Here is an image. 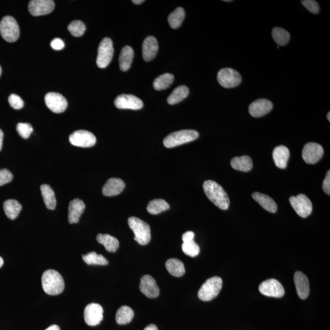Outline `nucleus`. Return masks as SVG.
<instances>
[{
  "mask_svg": "<svg viewBox=\"0 0 330 330\" xmlns=\"http://www.w3.org/2000/svg\"><path fill=\"white\" fill-rule=\"evenodd\" d=\"M203 189L208 199L218 208L224 211L229 208V196L224 188L218 183L208 180L204 182Z\"/></svg>",
  "mask_w": 330,
  "mask_h": 330,
  "instance_id": "obj_1",
  "label": "nucleus"
},
{
  "mask_svg": "<svg viewBox=\"0 0 330 330\" xmlns=\"http://www.w3.org/2000/svg\"><path fill=\"white\" fill-rule=\"evenodd\" d=\"M132 2L136 5H140L143 4V2H145V1H143V0H133Z\"/></svg>",
  "mask_w": 330,
  "mask_h": 330,
  "instance_id": "obj_50",
  "label": "nucleus"
},
{
  "mask_svg": "<svg viewBox=\"0 0 330 330\" xmlns=\"http://www.w3.org/2000/svg\"><path fill=\"white\" fill-rule=\"evenodd\" d=\"M174 79H175V77H174L173 74H164L155 79L153 86L157 91L166 89L172 85L174 82Z\"/></svg>",
  "mask_w": 330,
  "mask_h": 330,
  "instance_id": "obj_35",
  "label": "nucleus"
},
{
  "mask_svg": "<svg viewBox=\"0 0 330 330\" xmlns=\"http://www.w3.org/2000/svg\"><path fill=\"white\" fill-rule=\"evenodd\" d=\"M194 233L192 231H188L182 236V241L184 243L190 242L194 241Z\"/></svg>",
  "mask_w": 330,
  "mask_h": 330,
  "instance_id": "obj_46",
  "label": "nucleus"
},
{
  "mask_svg": "<svg viewBox=\"0 0 330 330\" xmlns=\"http://www.w3.org/2000/svg\"><path fill=\"white\" fill-rule=\"evenodd\" d=\"M322 188L324 192L326 194L329 195L330 194V172L328 171L326 173L325 179L323 182Z\"/></svg>",
  "mask_w": 330,
  "mask_h": 330,
  "instance_id": "obj_45",
  "label": "nucleus"
},
{
  "mask_svg": "<svg viewBox=\"0 0 330 330\" xmlns=\"http://www.w3.org/2000/svg\"><path fill=\"white\" fill-rule=\"evenodd\" d=\"M273 104L268 99L260 98L255 101L249 107V113L254 118H260L271 112Z\"/></svg>",
  "mask_w": 330,
  "mask_h": 330,
  "instance_id": "obj_18",
  "label": "nucleus"
},
{
  "mask_svg": "<svg viewBox=\"0 0 330 330\" xmlns=\"http://www.w3.org/2000/svg\"><path fill=\"white\" fill-rule=\"evenodd\" d=\"M115 105L119 109L138 110L142 109L143 107V101L131 94L118 95L115 99Z\"/></svg>",
  "mask_w": 330,
  "mask_h": 330,
  "instance_id": "obj_16",
  "label": "nucleus"
},
{
  "mask_svg": "<svg viewBox=\"0 0 330 330\" xmlns=\"http://www.w3.org/2000/svg\"><path fill=\"white\" fill-rule=\"evenodd\" d=\"M83 259L88 265L107 266L109 261L103 255L98 254L95 252H91L82 256Z\"/></svg>",
  "mask_w": 330,
  "mask_h": 330,
  "instance_id": "obj_37",
  "label": "nucleus"
},
{
  "mask_svg": "<svg viewBox=\"0 0 330 330\" xmlns=\"http://www.w3.org/2000/svg\"><path fill=\"white\" fill-rule=\"evenodd\" d=\"M259 290L262 295L274 298H281L285 294L283 285L275 279H269L262 282L259 285Z\"/></svg>",
  "mask_w": 330,
  "mask_h": 330,
  "instance_id": "obj_10",
  "label": "nucleus"
},
{
  "mask_svg": "<svg viewBox=\"0 0 330 330\" xmlns=\"http://www.w3.org/2000/svg\"><path fill=\"white\" fill-rule=\"evenodd\" d=\"M322 146L316 143L306 144L302 151V157L306 163L315 164L317 163L323 155Z\"/></svg>",
  "mask_w": 330,
  "mask_h": 330,
  "instance_id": "obj_12",
  "label": "nucleus"
},
{
  "mask_svg": "<svg viewBox=\"0 0 330 330\" xmlns=\"http://www.w3.org/2000/svg\"><path fill=\"white\" fill-rule=\"evenodd\" d=\"M302 4L311 13L317 14L319 13L320 8L318 3L314 0H304Z\"/></svg>",
  "mask_w": 330,
  "mask_h": 330,
  "instance_id": "obj_42",
  "label": "nucleus"
},
{
  "mask_svg": "<svg viewBox=\"0 0 330 330\" xmlns=\"http://www.w3.org/2000/svg\"><path fill=\"white\" fill-rule=\"evenodd\" d=\"M168 272L174 277H181L185 274L184 264L178 259H170L165 263Z\"/></svg>",
  "mask_w": 330,
  "mask_h": 330,
  "instance_id": "obj_28",
  "label": "nucleus"
},
{
  "mask_svg": "<svg viewBox=\"0 0 330 330\" xmlns=\"http://www.w3.org/2000/svg\"><path fill=\"white\" fill-rule=\"evenodd\" d=\"M72 145L80 148H90L95 145L96 138L91 132L80 130L74 132L70 137Z\"/></svg>",
  "mask_w": 330,
  "mask_h": 330,
  "instance_id": "obj_11",
  "label": "nucleus"
},
{
  "mask_svg": "<svg viewBox=\"0 0 330 330\" xmlns=\"http://www.w3.org/2000/svg\"><path fill=\"white\" fill-rule=\"evenodd\" d=\"M103 313V308L100 305L90 304L86 306L84 311V319L87 325H98L104 319Z\"/></svg>",
  "mask_w": 330,
  "mask_h": 330,
  "instance_id": "obj_13",
  "label": "nucleus"
},
{
  "mask_svg": "<svg viewBox=\"0 0 330 330\" xmlns=\"http://www.w3.org/2000/svg\"><path fill=\"white\" fill-rule=\"evenodd\" d=\"M50 45L53 50L57 51L61 50L64 49L65 47L64 42L59 38L54 39V40L51 42Z\"/></svg>",
  "mask_w": 330,
  "mask_h": 330,
  "instance_id": "obj_44",
  "label": "nucleus"
},
{
  "mask_svg": "<svg viewBox=\"0 0 330 330\" xmlns=\"http://www.w3.org/2000/svg\"><path fill=\"white\" fill-rule=\"evenodd\" d=\"M96 239L99 244L103 245L106 250L110 253H115L119 247L118 240L109 235L99 234Z\"/></svg>",
  "mask_w": 330,
  "mask_h": 330,
  "instance_id": "obj_29",
  "label": "nucleus"
},
{
  "mask_svg": "<svg viewBox=\"0 0 330 330\" xmlns=\"http://www.w3.org/2000/svg\"><path fill=\"white\" fill-rule=\"evenodd\" d=\"M144 330H158V329L157 326L154 325V324H151V325L147 326L145 328V329Z\"/></svg>",
  "mask_w": 330,
  "mask_h": 330,
  "instance_id": "obj_47",
  "label": "nucleus"
},
{
  "mask_svg": "<svg viewBox=\"0 0 330 330\" xmlns=\"http://www.w3.org/2000/svg\"><path fill=\"white\" fill-rule=\"evenodd\" d=\"M13 174L7 169L0 170V186L8 184L13 181Z\"/></svg>",
  "mask_w": 330,
  "mask_h": 330,
  "instance_id": "obj_43",
  "label": "nucleus"
},
{
  "mask_svg": "<svg viewBox=\"0 0 330 330\" xmlns=\"http://www.w3.org/2000/svg\"><path fill=\"white\" fill-rule=\"evenodd\" d=\"M125 187V183L122 179L111 178L104 186L103 193L106 196H115L121 193Z\"/></svg>",
  "mask_w": 330,
  "mask_h": 330,
  "instance_id": "obj_22",
  "label": "nucleus"
},
{
  "mask_svg": "<svg viewBox=\"0 0 330 330\" xmlns=\"http://www.w3.org/2000/svg\"><path fill=\"white\" fill-rule=\"evenodd\" d=\"M182 248L183 252L186 255L191 257L197 256L200 253L199 245L194 241L188 243H183Z\"/></svg>",
  "mask_w": 330,
  "mask_h": 330,
  "instance_id": "obj_39",
  "label": "nucleus"
},
{
  "mask_svg": "<svg viewBox=\"0 0 330 330\" xmlns=\"http://www.w3.org/2000/svg\"><path fill=\"white\" fill-rule=\"evenodd\" d=\"M185 16V13L184 9L179 7L170 14L169 17V23L171 27L173 29L179 28L182 25Z\"/></svg>",
  "mask_w": 330,
  "mask_h": 330,
  "instance_id": "obj_36",
  "label": "nucleus"
},
{
  "mask_svg": "<svg viewBox=\"0 0 330 330\" xmlns=\"http://www.w3.org/2000/svg\"><path fill=\"white\" fill-rule=\"evenodd\" d=\"M289 202L297 215L302 218H307L313 212V205L309 198L304 194L290 197Z\"/></svg>",
  "mask_w": 330,
  "mask_h": 330,
  "instance_id": "obj_9",
  "label": "nucleus"
},
{
  "mask_svg": "<svg viewBox=\"0 0 330 330\" xmlns=\"http://www.w3.org/2000/svg\"><path fill=\"white\" fill-rule=\"evenodd\" d=\"M252 196L267 211L271 213H275L277 211L278 206L277 204L268 195L255 192L252 194Z\"/></svg>",
  "mask_w": 330,
  "mask_h": 330,
  "instance_id": "obj_24",
  "label": "nucleus"
},
{
  "mask_svg": "<svg viewBox=\"0 0 330 330\" xmlns=\"http://www.w3.org/2000/svg\"><path fill=\"white\" fill-rule=\"evenodd\" d=\"M2 73V68L1 66H0V76H1Z\"/></svg>",
  "mask_w": 330,
  "mask_h": 330,
  "instance_id": "obj_53",
  "label": "nucleus"
},
{
  "mask_svg": "<svg viewBox=\"0 0 330 330\" xmlns=\"http://www.w3.org/2000/svg\"><path fill=\"white\" fill-rule=\"evenodd\" d=\"M4 209L7 217L15 220L22 211V207L17 200H8L4 203Z\"/></svg>",
  "mask_w": 330,
  "mask_h": 330,
  "instance_id": "obj_30",
  "label": "nucleus"
},
{
  "mask_svg": "<svg viewBox=\"0 0 330 330\" xmlns=\"http://www.w3.org/2000/svg\"><path fill=\"white\" fill-rule=\"evenodd\" d=\"M9 103L12 108L15 110L22 109L24 106L23 101L20 96L16 94H11L8 98Z\"/></svg>",
  "mask_w": 330,
  "mask_h": 330,
  "instance_id": "obj_41",
  "label": "nucleus"
},
{
  "mask_svg": "<svg viewBox=\"0 0 330 330\" xmlns=\"http://www.w3.org/2000/svg\"><path fill=\"white\" fill-rule=\"evenodd\" d=\"M114 49L113 42L110 38H104L99 45L96 63L99 68H106L113 58Z\"/></svg>",
  "mask_w": 330,
  "mask_h": 330,
  "instance_id": "obj_7",
  "label": "nucleus"
},
{
  "mask_svg": "<svg viewBox=\"0 0 330 330\" xmlns=\"http://www.w3.org/2000/svg\"><path fill=\"white\" fill-rule=\"evenodd\" d=\"M330 113L328 112V114H327V119H328L329 122L330 121Z\"/></svg>",
  "mask_w": 330,
  "mask_h": 330,
  "instance_id": "obj_52",
  "label": "nucleus"
},
{
  "mask_svg": "<svg viewBox=\"0 0 330 330\" xmlns=\"http://www.w3.org/2000/svg\"><path fill=\"white\" fill-rule=\"evenodd\" d=\"M46 106L53 113H61L68 107V101L61 94L57 92H49L45 96Z\"/></svg>",
  "mask_w": 330,
  "mask_h": 330,
  "instance_id": "obj_14",
  "label": "nucleus"
},
{
  "mask_svg": "<svg viewBox=\"0 0 330 330\" xmlns=\"http://www.w3.org/2000/svg\"><path fill=\"white\" fill-rule=\"evenodd\" d=\"M294 282L299 298L302 300L307 299L310 294V283L307 276L301 272H296L294 275Z\"/></svg>",
  "mask_w": 330,
  "mask_h": 330,
  "instance_id": "obj_19",
  "label": "nucleus"
},
{
  "mask_svg": "<svg viewBox=\"0 0 330 330\" xmlns=\"http://www.w3.org/2000/svg\"><path fill=\"white\" fill-rule=\"evenodd\" d=\"M134 317L133 310L127 306H123L119 309L116 314V321L119 325H125L130 323Z\"/></svg>",
  "mask_w": 330,
  "mask_h": 330,
  "instance_id": "obj_31",
  "label": "nucleus"
},
{
  "mask_svg": "<svg viewBox=\"0 0 330 330\" xmlns=\"http://www.w3.org/2000/svg\"><path fill=\"white\" fill-rule=\"evenodd\" d=\"M4 259H3V258L2 257H0V268H1L3 266H4Z\"/></svg>",
  "mask_w": 330,
  "mask_h": 330,
  "instance_id": "obj_51",
  "label": "nucleus"
},
{
  "mask_svg": "<svg viewBox=\"0 0 330 330\" xmlns=\"http://www.w3.org/2000/svg\"><path fill=\"white\" fill-rule=\"evenodd\" d=\"M42 285L44 292L50 295H58L64 289V281L59 272L47 270L42 276Z\"/></svg>",
  "mask_w": 330,
  "mask_h": 330,
  "instance_id": "obj_2",
  "label": "nucleus"
},
{
  "mask_svg": "<svg viewBox=\"0 0 330 330\" xmlns=\"http://www.w3.org/2000/svg\"><path fill=\"white\" fill-rule=\"evenodd\" d=\"M200 134L194 130H182L169 135L163 140V145L167 148L184 145L193 142L199 137Z\"/></svg>",
  "mask_w": 330,
  "mask_h": 330,
  "instance_id": "obj_4",
  "label": "nucleus"
},
{
  "mask_svg": "<svg viewBox=\"0 0 330 330\" xmlns=\"http://www.w3.org/2000/svg\"><path fill=\"white\" fill-rule=\"evenodd\" d=\"M170 208L169 204L162 199H155L151 201L147 207V211L152 215H157L168 211Z\"/></svg>",
  "mask_w": 330,
  "mask_h": 330,
  "instance_id": "obj_33",
  "label": "nucleus"
},
{
  "mask_svg": "<svg viewBox=\"0 0 330 330\" xmlns=\"http://www.w3.org/2000/svg\"><path fill=\"white\" fill-rule=\"evenodd\" d=\"M217 80L219 84L224 88H233L241 83L242 77L233 69L224 68L218 72Z\"/></svg>",
  "mask_w": 330,
  "mask_h": 330,
  "instance_id": "obj_8",
  "label": "nucleus"
},
{
  "mask_svg": "<svg viewBox=\"0 0 330 330\" xmlns=\"http://www.w3.org/2000/svg\"><path fill=\"white\" fill-rule=\"evenodd\" d=\"M41 191L46 208L49 210L55 209L56 206V199L53 189L50 185L44 184L41 186Z\"/></svg>",
  "mask_w": 330,
  "mask_h": 330,
  "instance_id": "obj_27",
  "label": "nucleus"
},
{
  "mask_svg": "<svg viewBox=\"0 0 330 330\" xmlns=\"http://www.w3.org/2000/svg\"><path fill=\"white\" fill-rule=\"evenodd\" d=\"M46 330H60L59 326L56 325H51Z\"/></svg>",
  "mask_w": 330,
  "mask_h": 330,
  "instance_id": "obj_49",
  "label": "nucleus"
},
{
  "mask_svg": "<svg viewBox=\"0 0 330 330\" xmlns=\"http://www.w3.org/2000/svg\"><path fill=\"white\" fill-rule=\"evenodd\" d=\"M134 57V50L131 47L126 46L123 47L119 57L120 70L123 72L127 71L130 68Z\"/></svg>",
  "mask_w": 330,
  "mask_h": 330,
  "instance_id": "obj_25",
  "label": "nucleus"
},
{
  "mask_svg": "<svg viewBox=\"0 0 330 330\" xmlns=\"http://www.w3.org/2000/svg\"><path fill=\"white\" fill-rule=\"evenodd\" d=\"M16 129L17 133L23 139H28L33 131L31 125L28 123H19Z\"/></svg>",
  "mask_w": 330,
  "mask_h": 330,
  "instance_id": "obj_40",
  "label": "nucleus"
},
{
  "mask_svg": "<svg viewBox=\"0 0 330 330\" xmlns=\"http://www.w3.org/2000/svg\"><path fill=\"white\" fill-rule=\"evenodd\" d=\"M69 31L74 37H80L86 31V26L82 21L75 20L68 26Z\"/></svg>",
  "mask_w": 330,
  "mask_h": 330,
  "instance_id": "obj_38",
  "label": "nucleus"
},
{
  "mask_svg": "<svg viewBox=\"0 0 330 330\" xmlns=\"http://www.w3.org/2000/svg\"><path fill=\"white\" fill-rule=\"evenodd\" d=\"M272 38L278 46H284L289 43L290 36L286 29L275 27L272 30Z\"/></svg>",
  "mask_w": 330,
  "mask_h": 330,
  "instance_id": "obj_34",
  "label": "nucleus"
},
{
  "mask_svg": "<svg viewBox=\"0 0 330 330\" xmlns=\"http://www.w3.org/2000/svg\"><path fill=\"white\" fill-rule=\"evenodd\" d=\"M129 227L135 235V241L141 245L148 244L151 239V230L149 225L141 219L131 217L128 218Z\"/></svg>",
  "mask_w": 330,
  "mask_h": 330,
  "instance_id": "obj_3",
  "label": "nucleus"
},
{
  "mask_svg": "<svg viewBox=\"0 0 330 330\" xmlns=\"http://www.w3.org/2000/svg\"><path fill=\"white\" fill-rule=\"evenodd\" d=\"M230 164L234 169L242 172H250L253 166L251 157L247 155L233 158Z\"/></svg>",
  "mask_w": 330,
  "mask_h": 330,
  "instance_id": "obj_26",
  "label": "nucleus"
},
{
  "mask_svg": "<svg viewBox=\"0 0 330 330\" xmlns=\"http://www.w3.org/2000/svg\"><path fill=\"white\" fill-rule=\"evenodd\" d=\"M189 94L188 87L182 85L176 88L167 99L170 105H175L185 99Z\"/></svg>",
  "mask_w": 330,
  "mask_h": 330,
  "instance_id": "obj_32",
  "label": "nucleus"
},
{
  "mask_svg": "<svg viewBox=\"0 0 330 330\" xmlns=\"http://www.w3.org/2000/svg\"><path fill=\"white\" fill-rule=\"evenodd\" d=\"M223 286L222 279L218 277L210 278L201 287L197 295L204 302L212 301L218 295Z\"/></svg>",
  "mask_w": 330,
  "mask_h": 330,
  "instance_id": "obj_5",
  "label": "nucleus"
},
{
  "mask_svg": "<svg viewBox=\"0 0 330 330\" xmlns=\"http://www.w3.org/2000/svg\"><path fill=\"white\" fill-rule=\"evenodd\" d=\"M85 209V203L82 200L76 198L70 203L69 206L68 220L70 224L77 223L79 221L81 215Z\"/></svg>",
  "mask_w": 330,
  "mask_h": 330,
  "instance_id": "obj_20",
  "label": "nucleus"
},
{
  "mask_svg": "<svg viewBox=\"0 0 330 330\" xmlns=\"http://www.w3.org/2000/svg\"><path fill=\"white\" fill-rule=\"evenodd\" d=\"M55 8V2L52 0H32L28 5V10L33 16L49 14Z\"/></svg>",
  "mask_w": 330,
  "mask_h": 330,
  "instance_id": "obj_15",
  "label": "nucleus"
},
{
  "mask_svg": "<svg viewBox=\"0 0 330 330\" xmlns=\"http://www.w3.org/2000/svg\"><path fill=\"white\" fill-rule=\"evenodd\" d=\"M0 33L2 38L9 43H14L19 39V27L14 18L11 16L3 18L0 22Z\"/></svg>",
  "mask_w": 330,
  "mask_h": 330,
  "instance_id": "obj_6",
  "label": "nucleus"
},
{
  "mask_svg": "<svg viewBox=\"0 0 330 330\" xmlns=\"http://www.w3.org/2000/svg\"><path fill=\"white\" fill-rule=\"evenodd\" d=\"M4 132L0 129V151L2 149L3 146V140H4Z\"/></svg>",
  "mask_w": 330,
  "mask_h": 330,
  "instance_id": "obj_48",
  "label": "nucleus"
},
{
  "mask_svg": "<svg viewBox=\"0 0 330 330\" xmlns=\"http://www.w3.org/2000/svg\"><path fill=\"white\" fill-rule=\"evenodd\" d=\"M140 290L149 299H155L160 294V290L154 278L151 275L143 276L141 279Z\"/></svg>",
  "mask_w": 330,
  "mask_h": 330,
  "instance_id": "obj_17",
  "label": "nucleus"
},
{
  "mask_svg": "<svg viewBox=\"0 0 330 330\" xmlns=\"http://www.w3.org/2000/svg\"><path fill=\"white\" fill-rule=\"evenodd\" d=\"M158 44L157 39L154 37H147L143 42V57L146 61H151L157 55Z\"/></svg>",
  "mask_w": 330,
  "mask_h": 330,
  "instance_id": "obj_21",
  "label": "nucleus"
},
{
  "mask_svg": "<svg viewBox=\"0 0 330 330\" xmlns=\"http://www.w3.org/2000/svg\"><path fill=\"white\" fill-rule=\"evenodd\" d=\"M224 2H232V1H230V0H224Z\"/></svg>",
  "mask_w": 330,
  "mask_h": 330,
  "instance_id": "obj_54",
  "label": "nucleus"
},
{
  "mask_svg": "<svg viewBox=\"0 0 330 330\" xmlns=\"http://www.w3.org/2000/svg\"><path fill=\"white\" fill-rule=\"evenodd\" d=\"M289 157V150L284 146H277L273 152V158L276 166L280 169H286Z\"/></svg>",
  "mask_w": 330,
  "mask_h": 330,
  "instance_id": "obj_23",
  "label": "nucleus"
}]
</instances>
